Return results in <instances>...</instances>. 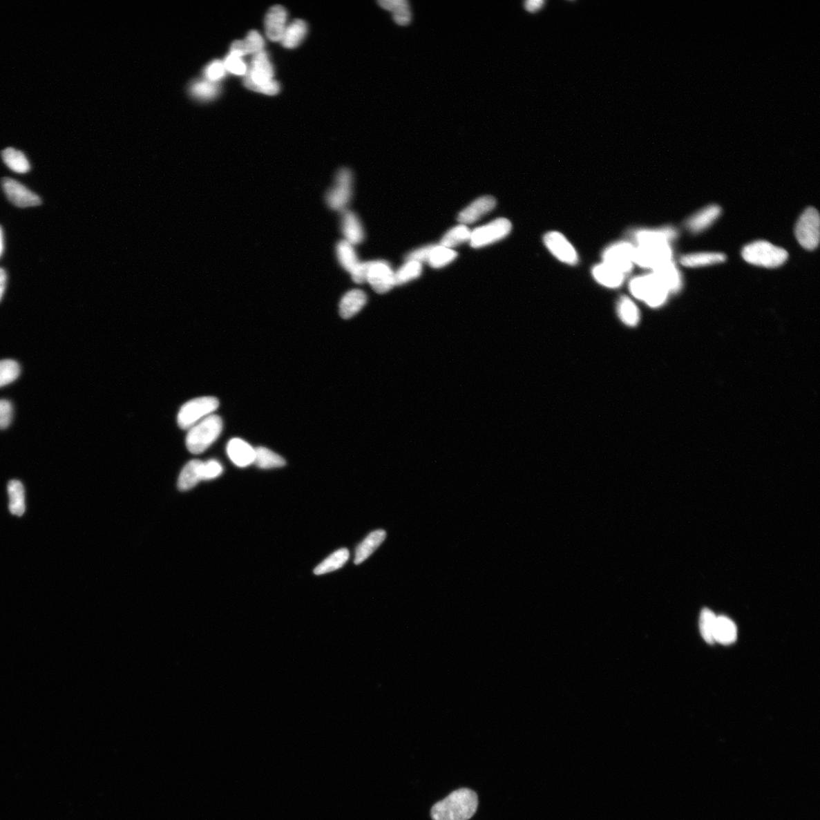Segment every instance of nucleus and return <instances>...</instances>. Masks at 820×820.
Listing matches in <instances>:
<instances>
[{
  "instance_id": "obj_1",
  "label": "nucleus",
  "mask_w": 820,
  "mask_h": 820,
  "mask_svg": "<svg viewBox=\"0 0 820 820\" xmlns=\"http://www.w3.org/2000/svg\"><path fill=\"white\" fill-rule=\"evenodd\" d=\"M478 805L477 794L461 788L435 803L431 816L433 820H469L476 814Z\"/></svg>"
},
{
  "instance_id": "obj_2",
  "label": "nucleus",
  "mask_w": 820,
  "mask_h": 820,
  "mask_svg": "<svg viewBox=\"0 0 820 820\" xmlns=\"http://www.w3.org/2000/svg\"><path fill=\"white\" fill-rule=\"evenodd\" d=\"M274 66L264 50L253 55L248 71L244 78V86L253 91L266 95H278L280 84L274 80Z\"/></svg>"
},
{
  "instance_id": "obj_3",
  "label": "nucleus",
  "mask_w": 820,
  "mask_h": 820,
  "mask_svg": "<svg viewBox=\"0 0 820 820\" xmlns=\"http://www.w3.org/2000/svg\"><path fill=\"white\" fill-rule=\"evenodd\" d=\"M222 430L223 421L211 414L189 429L186 439L188 450L193 455L203 453L218 440Z\"/></svg>"
},
{
  "instance_id": "obj_4",
  "label": "nucleus",
  "mask_w": 820,
  "mask_h": 820,
  "mask_svg": "<svg viewBox=\"0 0 820 820\" xmlns=\"http://www.w3.org/2000/svg\"><path fill=\"white\" fill-rule=\"evenodd\" d=\"M742 256L749 264L774 268L783 265L786 262L788 254L783 248L767 241L759 240L743 248Z\"/></svg>"
},
{
  "instance_id": "obj_5",
  "label": "nucleus",
  "mask_w": 820,
  "mask_h": 820,
  "mask_svg": "<svg viewBox=\"0 0 820 820\" xmlns=\"http://www.w3.org/2000/svg\"><path fill=\"white\" fill-rule=\"evenodd\" d=\"M629 289L633 297L652 308L662 305L669 295L668 289L653 273L631 279Z\"/></svg>"
},
{
  "instance_id": "obj_6",
  "label": "nucleus",
  "mask_w": 820,
  "mask_h": 820,
  "mask_svg": "<svg viewBox=\"0 0 820 820\" xmlns=\"http://www.w3.org/2000/svg\"><path fill=\"white\" fill-rule=\"evenodd\" d=\"M219 401L214 397H198L188 401L182 406L179 412V426L185 430L190 429L216 412L219 408Z\"/></svg>"
},
{
  "instance_id": "obj_7",
  "label": "nucleus",
  "mask_w": 820,
  "mask_h": 820,
  "mask_svg": "<svg viewBox=\"0 0 820 820\" xmlns=\"http://www.w3.org/2000/svg\"><path fill=\"white\" fill-rule=\"evenodd\" d=\"M668 242H653L635 246L633 263L643 268H655L672 260V251Z\"/></svg>"
},
{
  "instance_id": "obj_8",
  "label": "nucleus",
  "mask_w": 820,
  "mask_h": 820,
  "mask_svg": "<svg viewBox=\"0 0 820 820\" xmlns=\"http://www.w3.org/2000/svg\"><path fill=\"white\" fill-rule=\"evenodd\" d=\"M820 219L818 211L808 208L801 214L795 227V236L801 246L807 250L816 249L819 243Z\"/></svg>"
},
{
  "instance_id": "obj_9",
  "label": "nucleus",
  "mask_w": 820,
  "mask_h": 820,
  "mask_svg": "<svg viewBox=\"0 0 820 820\" xmlns=\"http://www.w3.org/2000/svg\"><path fill=\"white\" fill-rule=\"evenodd\" d=\"M512 231L511 222L507 218H497L489 224L471 231L470 246L478 249L488 246L507 237Z\"/></svg>"
},
{
  "instance_id": "obj_10",
  "label": "nucleus",
  "mask_w": 820,
  "mask_h": 820,
  "mask_svg": "<svg viewBox=\"0 0 820 820\" xmlns=\"http://www.w3.org/2000/svg\"><path fill=\"white\" fill-rule=\"evenodd\" d=\"M635 246L632 242L619 241L612 243L602 252V263L624 275L630 274L633 268V253Z\"/></svg>"
},
{
  "instance_id": "obj_11",
  "label": "nucleus",
  "mask_w": 820,
  "mask_h": 820,
  "mask_svg": "<svg viewBox=\"0 0 820 820\" xmlns=\"http://www.w3.org/2000/svg\"><path fill=\"white\" fill-rule=\"evenodd\" d=\"M354 176L349 169L343 168L337 173L334 187L328 191L326 202L333 210L343 212L351 200Z\"/></svg>"
},
{
  "instance_id": "obj_12",
  "label": "nucleus",
  "mask_w": 820,
  "mask_h": 820,
  "mask_svg": "<svg viewBox=\"0 0 820 820\" xmlns=\"http://www.w3.org/2000/svg\"><path fill=\"white\" fill-rule=\"evenodd\" d=\"M543 243L551 254L566 265L575 266L579 263V255L573 244L560 232L550 231L543 236Z\"/></svg>"
},
{
  "instance_id": "obj_13",
  "label": "nucleus",
  "mask_w": 820,
  "mask_h": 820,
  "mask_svg": "<svg viewBox=\"0 0 820 820\" xmlns=\"http://www.w3.org/2000/svg\"><path fill=\"white\" fill-rule=\"evenodd\" d=\"M367 282L375 292L386 294L396 286L394 271L385 260H372L368 271Z\"/></svg>"
},
{
  "instance_id": "obj_14",
  "label": "nucleus",
  "mask_w": 820,
  "mask_h": 820,
  "mask_svg": "<svg viewBox=\"0 0 820 820\" xmlns=\"http://www.w3.org/2000/svg\"><path fill=\"white\" fill-rule=\"evenodd\" d=\"M1 184L7 198L19 208H28L42 204L39 196L17 180L4 178Z\"/></svg>"
},
{
  "instance_id": "obj_15",
  "label": "nucleus",
  "mask_w": 820,
  "mask_h": 820,
  "mask_svg": "<svg viewBox=\"0 0 820 820\" xmlns=\"http://www.w3.org/2000/svg\"><path fill=\"white\" fill-rule=\"evenodd\" d=\"M287 12L285 7L277 5L272 6L265 19V33L268 39L280 42L287 28Z\"/></svg>"
},
{
  "instance_id": "obj_16",
  "label": "nucleus",
  "mask_w": 820,
  "mask_h": 820,
  "mask_svg": "<svg viewBox=\"0 0 820 820\" xmlns=\"http://www.w3.org/2000/svg\"><path fill=\"white\" fill-rule=\"evenodd\" d=\"M496 204V199L493 196L480 197L459 213L457 220L461 225H472L492 211Z\"/></svg>"
},
{
  "instance_id": "obj_17",
  "label": "nucleus",
  "mask_w": 820,
  "mask_h": 820,
  "mask_svg": "<svg viewBox=\"0 0 820 820\" xmlns=\"http://www.w3.org/2000/svg\"><path fill=\"white\" fill-rule=\"evenodd\" d=\"M227 452L231 461L241 468H245L255 462V448L240 439H233L229 441L227 444Z\"/></svg>"
},
{
  "instance_id": "obj_18",
  "label": "nucleus",
  "mask_w": 820,
  "mask_h": 820,
  "mask_svg": "<svg viewBox=\"0 0 820 820\" xmlns=\"http://www.w3.org/2000/svg\"><path fill=\"white\" fill-rule=\"evenodd\" d=\"M592 276L599 285L609 289L622 287L626 277V275L616 270V268L603 263L593 267Z\"/></svg>"
},
{
  "instance_id": "obj_19",
  "label": "nucleus",
  "mask_w": 820,
  "mask_h": 820,
  "mask_svg": "<svg viewBox=\"0 0 820 820\" xmlns=\"http://www.w3.org/2000/svg\"><path fill=\"white\" fill-rule=\"evenodd\" d=\"M669 293H677L682 287L681 275L673 260L655 268L652 272Z\"/></svg>"
},
{
  "instance_id": "obj_20",
  "label": "nucleus",
  "mask_w": 820,
  "mask_h": 820,
  "mask_svg": "<svg viewBox=\"0 0 820 820\" xmlns=\"http://www.w3.org/2000/svg\"><path fill=\"white\" fill-rule=\"evenodd\" d=\"M342 232L345 240L354 246L362 243L365 233L361 222L354 212L345 210L343 212Z\"/></svg>"
},
{
  "instance_id": "obj_21",
  "label": "nucleus",
  "mask_w": 820,
  "mask_h": 820,
  "mask_svg": "<svg viewBox=\"0 0 820 820\" xmlns=\"http://www.w3.org/2000/svg\"><path fill=\"white\" fill-rule=\"evenodd\" d=\"M265 42L264 38L258 30H253L249 32L246 38L242 41H234L231 48V53L241 57L255 55L264 50Z\"/></svg>"
},
{
  "instance_id": "obj_22",
  "label": "nucleus",
  "mask_w": 820,
  "mask_h": 820,
  "mask_svg": "<svg viewBox=\"0 0 820 820\" xmlns=\"http://www.w3.org/2000/svg\"><path fill=\"white\" fill-rule=\"evenodd\" d=\"M722 209L718 205H710L694 214L687 221V227L693 233H700L709 227L718 218Z\"/></svg>"
},
{
  "instance_id": "obj_23",
  "label": "nucleus",
  "mask_w": 820,
  "mask_h": 820,
  "mask_svg": "<svg viewBox=\"0 0 820 820\" xmlns=\"http://www.w3.org/2000/svg\"><path fill=\"white\" fill-rule=\"evenodd\" d=\"M677 236L676 229L672 227H664L661 229H638L633 233V240L634 246L638 245L645 244L653 242H668Z\"/></svg>"
},
{
  "instance_id": "obj_24",
  "label": "nucleus",
  "mask_w": 820,
  "mask_h": 820,
  "mask_svg": "<svg viewBox=\"0 0 820 820\" xmlns=\"http://www.w3.org/2000/svg\"><path fill=\"white\" fill-rule=\"evenodd\" d=\"M204 463L193 459L184 466L178 480L180 491H188L196 486L199 481L204 480Z\"/></svg>"
},
{
  "instance_id": "obj_25",
  "label": "nucleus",
  "mask_w": 820,
  "mask_h": 820,
  "mask_svg": "<svg viewBox=\"0 0 820 820\" xmlns=\"http://www.w3.org/2000/svg\"><path fill=\"white\" fill-rule=\"evenodd\" d=\"M367 303V296L363 290L352 289L345 294L340 303L341 316L350 319L363 309Z\"/></svg>"
},
{
  "instance_id": "obj_26",
  "label": "nucleus",
  "mask_w": 820,
  "mask_h": 820,
  "mask_svg": "<svg viewBox=\"0 0 820 820\" xmlns=\"http://www.w3.org/2000/svg\"><path fill=\"white\" fill-rule=\"evenodd\" d=\"M385 531L379 530L371 533L359 544L356 551L355 564H360L370 557L386 538Z\"/></svg>"
},
{
  "instance_id": "obj_27",
  "label": "nucleus",
  "mask_w": 820,
  "mask_h": 820,
  "mask_svg": "<svg viewBox=\"0 0 820 820\" xmlns=\"http://www.w3.org/2000/svg\"><path fill=\"white\" fill-rule=\"evenodd\" d=\"M726 256L719 252H697L680 258L682 265L689 267H699L714 265L725 262Z\"/></svg>"
},
{
  "instance_id": "obj_28",
  "label": "nucleus",
  "mask_w": 820,
  "mask_h": 820,
  "mask_svg": "<svg viewBox=\"0 0 820 820\" xmlns=\"http://www.w3.org/2000/svg\"><path fill=\"white\" fill-rule=\"evenodd\" d=\"M378 3L383 9L392 12L393 19L397 25L410 24L412 12L407 0H380Z\"/></svg>"
},
{
  "instance_id": "obj_29",
  "label": "nucleus",
  "mask_w": 820,
  "mask_h": 820,
  "mask_svg": "<svg viewBox=\"0 0 820 820\" xmlns=\"http://www.w3.org/2000/svg\"><path fill=\"white\" fill-rule=\"evenodd\" d=\"M307 32V24L303 20H295L287 26L280 43L287 49H294L303 41Z\"/></svg>"
},
{
  "instance_id": "obj_30",
  "label": "nucleus",
  "mask_w": 820,
  "mask_h": 820,
  "mask_svg": "<svg viewBox=\"0 0 820 820\" xmlns=\"http://www.w3.org/2000/svg\"><path fill=\"white\" fill-rule=\"evenodd\" d=\"M737 627L725 616L716 618L714 640L723 645H729L737 639Z\"/></svg>"
},
{
  "instance_id": "obj_31",
  "label": "nucleus",
  "mask_w": 820,
  "mask_h": 820,
  "mask_svg": "<svg viewBox=\"0 0 820 820\" xmlns=\"http://www.w3.org/2000/svg\"><path fill=\"white\" fill-rule=\"evenodd\" d=\"M10 497V511L13 515L21 517L26 511L25 489L19 480H11L8 484Z\"/></svg>"
},
{
  "instance_id": "obj_32",
  "label": "nucleus",
  "mask_w": 820,
  "mask_h": 820,
  "mask_svg": "<svg viewBox=\"0 0 820 820\" xmlns=\"http://www.w3.org/2000/svg\"><path fill=\"white\" fill-rule=\"evenodd\" d=\"M617 312L620 319L627 326L635 327L640 323V310L637 305L628 296L620 297Z\"/></svg>"
},
{
  "instance_id": "obj_33",
  "label": "nucleus",
  "mask_w": 820,
  "mask_h": 820,
  "mask_svg": "<svg viewBox=\"0 0 820 820\" xmlns=\"http://www.w3.org/2000/svg\"><path fill=\"white\" fill-rule=\"evenodd\" d=\"M1 155L6 165L12 171L26 173L30 171V163L22 151L9 147L2 151Z\"/></svg>"
},
{
  "instance_id": "obj_34",
  "label": "nucleus",
  "mask_w": 820,
  "mask_h": 820,
  "mask_svg": "<svg viewBox=\"0 0 820 820\" xmlns=\"http://www.w3.org/2000/svg\"><path fill=\"white\" fill-rule=\"evenodd\" d=\"M350 558V551L347 549H341L327 557L325 560L319 564L314 573L316 575H323L339 570L347 562Z\"/></svg>"
},
{
  "instance_id": "obj_35",
  "label": "nucleus",
  "mask_w": 820,
  "mask_h": 820,
  "mask_svg": "<svg viewBox=\"0 0 820 820\" xmlns=\"http://www.w3.org/2000/svg\"><path fill=\"white\" fill-rule=\"evenodd\" d=\"M336 251L341 265L351 274L360 263L354 246L346 240H341L337 243Z\"/></svg>"
},
{
  "instance_id": "obj_36",
  "label": "nucleus",
  "mask_w": 820,
  "mask_h": 820,
  "mask_svg": "<svg viewBox=\"0 0 820 820\" xmlns=\"http://www.w3.org/2000/svg\"><path fill=\"white\" fill-rule=\"evenodd\" d=\"M256 450L254 464L260 469L269 470L279 468L286 465V461L281 456L274 453L270 449L259 447Z\"/></svg>"
},
{
  "instance_id": "obj_37",
  "label": "nucleus",
  "mask_w": 820,
  "mask_h": 820,
  "mask_svg": "<svg viewBox=\"0 0 820 820\" xmlns=\"http://www.w3.org/2000/svg\"><path fill=\"white\" fill-rule=\"evenodd\" d=\"M471 231L468 227L459 225L444 234L439 245L441 247L452 249L464 242L470 241Z\"/></svg>"
},
{
  "instance_id": "obj_38",
  "label": "nucleus",
  "mask_w": 820,
  "mask_h": 820,
  "mask_svg": "<svg viewBox=\"0 0 820 820\" xmlns=\"http://www.w3.org/2000/svg\"><path fill=\"white\" fill-rule=\"evenodd\" d=\"M421 272H423L421 264L413 262V260H408L394 272L396 286L405 285V283L419 278Z\"/></svg>"
},
{
  "instance_id": "obj_39",
  "label": "nucleus",
  "mask_w": 820,
  "mask_h": 820,
  "mask_svg": "<svg viewBox=\"0 0 820 820\" xmlns=\"http://www.w3.org/2000/svg\"><path fill=\"white\" fill-rule=\"evenodd\" d=\"M457 256V253L455 250L441 247V245H435L428 263L433 268H441L453 262Z\"/></svg>"
},
{
  "instance_id": "obj_40",
  "label": "nucleus",
  "mask_w": 820,
  "mask_h": 820,
  "mask_svg": "<svg viewBox=\"0 0 820 820\" xmlns=\"http://www.w3.org/2000/svg\"><path fill=\"white\" fill-rule=\"evenodd\" d=\"M21 374L20 365L12 359L0 360V388L12 384Z\"/></svg>"
},
{
  "instance_id": "obj_41",
  "label": "nucleus",
  "mask_w": 820,
  "mask_h": 820,
  "mask_svg": "<svg viewBox=\"0 0 820 820\" xmlns=\"http://www.w3.org/2000/svg\"><path fill=\"white\" fill-rule=\"evenodd\" d=\"M716 618L714 613L708 609H704L700 614V629L702 637L705 641L711 643V645L715 642L714 631Z\"/></svg>"
},
{
  "instance_id": "obj_42",
  "label": "nucleus",
  "mask_w": 820,
  "mask_h": 820,
  "mask_svg": "<svg viewBox=\"0 0 820 820\" xmlns=\"http://www.w3.org/2000/svg\"><path fill=\"white\" fill-rule=\"evenodd\" d=\"M226 71L236 75H246L248 66L244 62L242 57L229 52L224 62Z\"/></svg>"
},
{
  "instance_id": "obj_43",
  "label": "nucleus",
  "mask_w": 820,
  "mask_h": 820,
  "mask_svg": "<svg viewBox=\"0 0 820 820\" xmlns=\"http://www.w3.org/2000/svg\"><path fill=\"white\" fill-rule=\"evenodd\" d=\"M193 92L196 97L204 99H211L218 95L219 88L217 84L213 82L203 81L194 84Z\"/></svg>"
},
{
  "instance_id": "obj_44",
  "label": "nucleus",
  "mask_w": 820,
  "mask_h": 820,
  "mask_svg": "<svg viewBox=\"0 0 820 820\" xmlns=\"http://www.w3.org/2000/svg\"><path fill=\"white\" fill-rule=\"evenodd\" d=\"M13 418V406L10 401L0 400V429L9 427Z\"/></svg>"
},
{
  "instance_id": "obj_45",
  "label": "nucleus",
  "mask_w": 820,
  "mask_h": 820,
  "mask_svg": "<svg viewBox=\"0 0 820 820\" xmlns=\"http://www.w3.org/2000/svg\"><path fill=\"white\" fill-rule=\"evenodd\" d=\"M435 247V245H429V246L421 247L416 250L412 251L406 257V262L408 260H413L420 264L428 262L429 258L432 254V251Z\"/></svg>"
},
{
  "instance_id": "obj_46",
  "label": "nucleus",
  "mask_w": 820,
  "mask_h": 820,
  "mask_svg": "<svg viewBox=\"0 0 820 820\" xmlns=\"http://www.w3.org/2000/svg\"><path fill=\"white\" fill-rule=\"evenodd\" d=\"M224 472V467L216 459L204 463V480H211L220 476Z\"/></svg>"
},
{
  "instance_id": "obj_47",
  "label": "nucleus",
  "mask_w": 820,
  "mask_h": 820,
  "mask_svg": "<svg viewBox=\"0 0 820 820\" xmlns=\"http://www.w3.org/2000/svg\"><path fill=\"white\" fill-rule=\"evenodd\" d=\"M226 68L223 62L220 60L213 61L206 70L207 77L211 82H216L225 77Z\"/></svg>"
},
{
  "instance_id": "obj_48",
  "label": "nucleus",
  "mask_w": 820,
  "mask_h": 820,
  "mask_svg": "<svg viewBox=\"0 0 820 820\" xmlns=\"http://www.w3.org/2000/svg\"><path fill=\"white\" fill-rule=\"evenodd\" d=\"M370 262L361 263L355 267V269L351 272L352 280L356 283H363L367 282L368 271H369Z\"/></svg>"
},
{
  "instance_id": "obj_49",
  "label": "nucleus",
  "mask_w": 820,
  "mask_h": 820,
  "mask_svg": "<svg viewBox=\"0 0 820 820\" xmlns=\"http://www.w3.org/2000/svg\"><path fill=\"white\" fill-rule=\"evenodd\" d=\"M544 4L542 0H528L524 4L526 10L531 12H535L541 9Z\"/></svg>"
},
{
  "instance_id": "obj_50",
  "label": "nucleus",
  "mask_w": 820,
  "mask_h": 820,
  "mask_svg": "<svg viewBox=\"0 0 820 820\" xmlns=\"http://www.w3.org/2000/svg\"><path fill=\"white\" fill-rule=\"evenodd\" d=\"M7 283V274L3 268L0 267V302L5 293Z\"/></svg>"
},
{
  "instance_id": "obj_51",
  "label": "nucleus",
  "mask_w": 820,
  "mask_h": 820,
  "mask_svg": "<svg viewBox=\"0 0 820 820\" xmlns=\"http://www.w3.org/2000/svg\"><path fill=\"white\" fill-rule=\"evenodd\" d=\"M3 249H4L3 233L2 227H0V257H1V256L3 254Z\"/></svg>"
}]
</instances>
